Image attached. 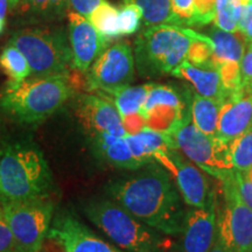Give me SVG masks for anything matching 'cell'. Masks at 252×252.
Segmentation results:
<instances>
[{"instance_id": "1", "label": "cell", "mask_w": 252, "mask_h": 252, "mask_svg": "<svg viewBox=\"0 0 252 252\" xmlns=\"http://www.w3.org/2000/svg\"><path fill=\"white\" fill-rule=\"evenodd\" d=\"M146 167L110 182L106 193L145 224L167 236L181 235L187 212L174 179L161 165Z\"/></svg>"}, {"instance_id": "2", "label": "cell", "mask_w": 252, "mask_h": 252, "mask_svg": "<svg viewBox=\"0 0 252 252\" xmlns=\"http://www.w3.org/2000/svg\"><path fill=\"white\" fill-rule=\"evenodd\" d=\"M52 189V172L35 145L14 143L0 151L1 201L48 197Z\"/></svg>"}, {"instance_id": "3", "label": "cell", "mask_w": 252, "mask_h": 252, "mask_svg": "<svg viewBox=\"0 0 252 252\" xmlns=\"http://www.w3.org/2000/svg\"><path fill=\"white\" fill-rule=\"evenodd\" d=\"M75 96L69 77H28L19 84H6L0 106L15 121L36 124L58 111Z\"/></svg>"}, {"instance_id": "4", "label": "cell", "mask_w": 252, "mask_h": 252, "mask_svg": "<svg viewBox=\"0 0 252 252\" xmlns=\"http://www.w3.org/2000/svg\"><path fill=\"white\" fill-rule=\"evenodd\" d=\"M89 220L116 245L127 252H171L173 242L159 230L145 224L113 200H93L84 207Z\"/></svg>"}, {"instance_id": "5", "label": "cell", "mask_w": 252, "mask_h": 252, "mask_svg": "<svg viewBox=\"0 0 252 252\" xmlns=\"http://www.w3.org/2000/svg\"><path fill=\"white\" fill-rule=\"evenodd\" d=\"M179 25L145 27L134 40V62L140 76L158 77L172 74L188 58L189 49L200 36Z\"/></svg>"}, {"instance_id": "6", "label": "cell", "mask_w": 252, "mask_h": 252, "mask_svg": "<svg viewBox=\"0 0 252 252\" xmlns=\"http://www.w3.org/2000/svg\"><path fill=\"white\" fill-rule=\"evenodd\" d=\"M9 43L26 56L30 77H69L74 70L72 52L63 27H27L12 33Z\"/></svg>"}, {"instance_id": "7", "label": "cell", "mask_w": 252, "mask_h": 252, "mask_svg": "<svg viewBox=\"0 0 252 252\" xmlns=\"http://www.w3.org/2000/svg\"><path fill=\"white\" fill-rule=\"evenodd\" d=\"M1 208L17 248L24 252H40L52 224L54 203L48 197L1 201Z\"/></svg>"}, {"instance_id": "8", "label": "cell", "mask_w": 252, "mask_h": 252, "mask_svg": "<svg viewBox=\"0 0 252 252\" xmlns=\"http://www.w3.org/2000/svg\"><path fill=\"white\" fill-rule=\"evenodd\" d=\"M171 137L175 141L176 149L182 151L191 162L207 174L222 181L235 173L230 161V141L203 133L193 124L190 117L182 123Z\"/></svg>"}, {"instance_id": "9", "label": "cell", "mask_w": 252, "mask_h": 252, "mask_svg": "<svg viewBox=\"0 0 252 252\" xmlns=\"http://www.w3.org/2000/svg\"><path fill=\"white\" fill-rule=\"evenodd\" d=\"M133 49L127 41L109 46L86 72L84 86L90 93L110 96L134 80Z\"/></svg>"}, {"instance_id": "10", "label": "cell", "mask_w": 252, "mask_h": 252, "mask_svg": "<svg viewBox=\"0 0 252 252\" xmlns=\"http://www.w3.org/2000/svg\"><path fill=\"white\" fill-rule=\"evenodd\" d=\"M222 185L224 207L217 220V236L228 252H251L252 210L239 194L235 173L222 180Z\"/></svg>"}, {"instance_id": "11", "label": "cell", "mask_w": 252, "mask_h": 252, "mask_svg": "<svg viewBox=\"0 0 252 252\" xmlns=\"http://www.w3.org/2000/svg\"><path fill=\"white\" fill-rule=\"evenodd\" d=\"M156 162L171 173L185 203L191 208H204L215 198L206 173L189 162L176 149L167 150L156 156Z\"/></svg>"}, {"instance_id": "12", "label": "cell", "mask_w": 252, "mask_h": 252, "mask_svg": "<svg viewBox=\"0 0 252 252\" xmlns=\"http://www.w3.org/2000/svg\"><path fill=\"white\" fill-rule=\"evenodd\" d=\"M146 127L172 135L189 117L178 91L168 86L151 83L143 108Z\"/></svg>"}, {"instance_id": "13", "label": "cell", "mask_w": 252, "mask_h": 252, "mask_svg": "<svg viewBox=\"0 0 252 252\" xmlns=\"http://www.w3.org/2000/svg\"><path fill=\"white\" fill-rule=\"evenodd\" d=\"M208 36L214 42L212 62L220 72L228 98L238 97L241 87V62L247 48V41L238 32L229 33L217 27L213 28Z\"/></svg>"}, {"instance_id": "14", "label": "cell", "mask_w": 252, "mask_h": 252, "mask_svg": "<svg viewBox=\"0 0 252 252\" xmlns=\"http://www.w3.org/2000/svg\"><path fill=\"white\" fill-rule=\"evenodd\" d=\"M75 115L91 139L100 134H126L117 108L103 94H78L75 99Z\"/></svg>"}, {"instance_id": "15", "label": "cell", "mask_w": 252, "mask_h": 252, "mask_svg": "<svg viewBox=\"0 0 252 252\" xmlns=\"http://www.w3.org/2000/svg\"><path fill=\"white\" fill-rule=\"evenodd\" d=\"M64 252H124L94 234L76 217L62 213L52 220L48 236Z\"/></svg>"}, {"instance_id": "16", "label": "cell", "mask_w": 252, "mask_h": 252, "mask_svg": "<svg viewBox=\"0 0 252 252\" xmlns=\"http://www.w3.org/2000/svg\"><path fill=\"white\" fill-rule=\"evenodd\" d=\"M68 36L75 70L86 74L98 56L109 47L110 40L100 35L90 20L74 11L68 12Z\"/></svg>"}, {"instance_id": "17", "label": "cell", "mask_w": 252, "mask_h": 252, "mask_svg": "<svg viewBox=\"0 0 252 252\" xmlns=\"http://www.w3.org/2000/svg\"><path fill=\"white\" fill-rule=\"evenodd\" d=\"M219 226L216 197L204 208H193L186 214L181 232L180 252H209L215 243Z\"/></svg>"}, {"instance_id": "18", "label": "cell", "mask_w": 252, "mask_h": 252, "mask_svg": "<svg viewBox=\"0 0 252 252\" xmlns=\"http://www.w3.org/2000/svg\"><path fill=\"white\" fill-rule=\"evenodd\" d=\"M171 75L187 81L201 96L222 102L228 98L220 72L212 61L203 64H194L185 60Z\"/></svg>"}, {"instance_id": "19", "label": "cell", "mask_w": 252, "mask_h": 252, "mask_svg": "<svg viewBox=\"0 0 252 252\" xmlns=\"http://www.w3.org/2000/svg\"><path fill=\"white\" fill-rule=\"evenodd\" d=\"M150 86L151 83L138 87L128 86L115 91L110 96H105L117 108L126 134L138 133L146 127L143 108Z\"/></svg>"}, {"instance_id": "20", "label": "cell", "mask_w": 252, "mask_h": 252, "mask_svg": "<svg viewBox=\"0 0 252 252\" xmlns=\"http://www.w3.org/2000/svg\"><path fill=\"white\" fill-rule=\"evenodd\" d=\"M251 126L252 94L225 99L220 109L217 137L224 141H231Z\"/></svg>"}, {"instance_id": "21", "label": "cell", "mask_w": 252, "mask_h": 252, "mask_svg": "<svg viewBox=\"0 0 252 252\" xmlns=\"http://www.w3.org/2000/svg\"><path fill=\"white\" fill-rule=\"evenodd\" d=\"M91 140L100 157L112 166L130 171H137L145 167L131 152L130 146L126 143L124 137L100 134Z\"/></svg>"}, {"instance_id": "22", "label": "cell", "mask_w": 252, "mask_h": 252, "mask_svg": "<svg viewBox=\"0 0 252 252\" xmlns=\"http://www.w3.org/2000/svg\"><path fill=\"white\" fill-rule=\"evenodd\" d=\"M13 9L23 23L37 24L62 20L70 6L69 0H20Z\"/></svg>"}, {"instance_id": "23", "label": "cell", "mask_w": 252, "mask_h": 252, "mask_svg": "<svg viewBox=\"0 0 252 252\" xmlns=\"http://www.w3.org/2000/svg\"><path fill=\"white\" fill-rule=\"evenodd\" d=\"M179 26H206L214 21L215 0H172Z\"/></svg>"}, {"instance_id": "24", "label": "cell", "mask_w": 252, "mask_h": 252, "mask_svg": "<svg viewBox=\"0 0 252 252\" xmlns=\"http://www.w3.org/2000/svg\"><path fill=\"white\" fill-rule=\"evenodd\" d=\"M223 103L224 102L222 100L208 98L195 94L190 104V118L193 124L207 135L217 137L220 113Z\"/></svg>"}, {"instance_id": "25", "label": "cell", "mask_w": 252, "mask_h": 252, "mask_svg": "<svg viewBox=\"0 0 252 252\" xmlns=\"http://www.w3.org/2000/svg\"><path fill=\"white\" fill-rule=\"evenodd\" d=\"M124 4H134L140 8L145 27L158 25H179L172 0H123Z\"/></svg>"}, {"instance_id": "26", "label": "cell", "mask_w": 252, "mask_h": 252, "mask_svg": "<svg viewBox=\"0 0 252 252\" xmlns=\"http://www.w3.org/2000/svg\"><path fill=\"white\" fill-rule=\"evenodd\" d=\"M0 68L8 77V84H19L31 76V67L26 56L11 43L0 54Z\"/></svg>"}, {"instance_id": "27", "label": "cell", "mask_w": 252, "mask_h": 252, "mask_svg": "<svg viewBox=\"0 0 252 252\" xmlns=\"http://www.w3.org/2000/svg\"><path fill=\"white\" fill-rule=\"evenodd\" d=\"M88 19L105 39L113 40L122 36L119 28V9L105 0L91 12Z\"/></svg>"}, {"instance_id": "28", "label": "cell", "mask_w": 252, "mask_h": 252, "mask_svg": "<svg viewBox=\"0 0 252 252\" xmlns=\"http://www.w3.org/2000/svg\"><path fill=\"white\" fill-rule=\"evenodd\" d=\"M244 0H215L214 23L220 31L237 33Z\"/></svg>"}, {"instance_id": "29", "label": "cell", "mask_w": 252, "mask_h": 252, "mask_svg": "<svg viewBox=\"0 0 252 252\" xmlns=\"http://www.w3.org/2000/svg\"><path fill=\"white\" fill-rule=\"evenodd\" d=\"M230 161L236 172L248 173L252 169V126L229 143Z\"/></svg>"}, {"instance_id": "30", "label": "cell", "mask_w": 252, "mask_h": 252, "mask_svg": "<svg viewBox=\"0 0 252 252\" xmlns=\"http://www.w3.org/2000/svg\"><path fill=\"white\" fill-rule=\"evenodd\" d=\"M143 14L140 8L134 4H124L119 8V28L122 36L131 35L140 28Z\"/></svg>"}, {"instance_id": "31", "label": "cell", "mask_w": 252, "mask_h": 252, "mask_svg": "<svg viewBox=\"0 0 252 252\" xmlns=\"http://www.w3.org/2000/svg\"><path fill=\"white\" fill-rule=\"evenodd\" d=\"M250 94H252V41L248 42L241 62V87H239L238 97Z\"/></svg>"}, {"instance_id": "32", "label": "cell", "mask_w": 252, "mask_h": 252, "mask_svg": "<svg viewBox=\"0 0 252 252\" xmlns=\"http://www.w3.org/2000/svg\"><path fill=\"white\" fill-rule=\"evenodd\" d=\"M17 248L14 236L0 206V252H9Z\"/></svg>"}, {"instance_id": "33", "label": "cell", "mask_w": 252, "mask_h": 252, "mask_svg": "<svg viewBox=\"0 0 252 252\" xmlns=\"http://www.w3.org/2000/svg\"><path fill=\"white\" fill-rule=\"evenodd\" d=\"M238 33L244 37L247 42L252 41V4L248 2L243 6L242 15L238 24Z\"/></svg>"}, {"instance_id": "34", "label": "cell", "mask_w": 252, "mask_h": 252, "mask_svg": "<svg viewBox=\"0 0 252 252\" xmlns=\"http://www.w3.org/2000/svg\"><path fill=\"white\" fill-rule=\"evenodd\" d=\"M235 176L239 194H241L244 202L248 204V207L252 210V181L249 180L247 175L243 173L235 172Z\"/></svg>"}, {"instance_id": "35", "label": "cell", "mask_w": 252, "mask_h": 252, "mask_svg": "<svg viewBox=\"0 0 252 252\" xmlns=\"http://www.w3.org/2000/svg\"><path fill=\"white\" fill-rule=\"evenodd\" d=\"M102 1L104 0H69V6H70V11L88 18Z\"/></svg>"}, {"instance_id": "36", "label": "cell", "mask_w": 252, "mask_h": 252, "mask_svg": "<svg viewBox=\"0 0 252 252\" xmlns=\"http://www.w3.org/2000/svg\"><path fill=\"white\" fill-rule=\"evenodd\" d=\"M9 8L8 0H0V34L2 33L5 28V18L7 9Z\"/></svg>"}, {"instance_id": "37", "label": "cell", "mask_w": 252, "mask_h": 252, "mask_svg": "<svg viewBox=\"0 0 252 252\" xmlns=\"http://www.w3.org/2000/svg\"><path fill=\"white\" fill-rule=\"evenodd\" d=\"M209 252H228V250H226L224 244L222 243V241H220V239L219 238V236H217L215 243H214L213 248L210 249Z\"/></svg>"}, {"instance_id": "38", "label": "cell", "mask_w": 252, "mask_h": 252, "mask_svg": "<svg viewBox=\"0 0 252 252\" xmlns=\"http://www.w3.org/2000/svg\"><path fill=\"white\" fill-rule=\"evenodd\" d=\"M8 1H9V8L13 9L15 6H17L18 2L20 1V0H8Z\"/></svg>"}, {"instance_id": "39", "label": "cell", "mask_w": 252, "mask_h": 252, "mask_svg": "<svg viewBox=\"0 0 252 252\" xmlns=\"http://www.w3.org/2000/svg\"><path fill=\"white\" fill-rule=\"evenodd\" d=\"M9 252H24V251L20 250V249H19V248H15V249H13V250L9 251Z\"/></svg>"}, {"instance_id": "40", "label": "cell", "mask_w": 252, "mask_h": 252, "mask_svg": "<svg viewBox=\"0 0 252 252\" xmlns=\"http://www.w3.org/2000/svg\"><path fill=\"white\" fill-rule=\"evenodd\" d=\"M244 1L247 2V4H248V2H251V4H252V0H244Z\"/></svg>"}, {"instance_id": "41", "label": "cell", "mask_w": 252, "mask_h": 252, "mask_svg": "<svg viewBox=\"0 0 252 252\" xmlns=\"http://www.w3.org/2000/svg\"><path fill=\"white\" fill-rule=\"evenodd\" d=\"M0 206H1V191H0Z\"/></svg>"}, {"instance_id": "42", "label": "cell", "mask_w": 252, "mask_h": 252, "mask_svg": "<svg viewBox=\"0 0 252 252\" xmlns=\"http://www.w3.org/2000/svg\"><path fill=\"white\" fill-rule=\"evenodd\" d=\"M251 252H252V251H251Z\"/></svg>"}]
</instances>
